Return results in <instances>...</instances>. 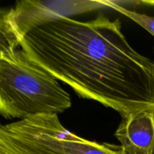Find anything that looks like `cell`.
I'll use <instances>...</instances> for the list:
<instances>
[{"label": "cell", "instance_id": "1", "mask_svg": "<svg viewBox=\"0 0 154 154\" xmlns=\"http://www.w3.org/2000/svg\"><path fill=\"white\" fill-rule=\"evenodd\" d=\"M20 48L80 97L122 117L154 108V61L129 45L119 19L99 14L88 21H54L29 32Z\"/></svg>", "mask_w": 154, "mask_h": 154}, {"label": "cell", "instance_id": "2", "mask_svg": "<svg viewBox=\"0 0 154 154\" xmlns=\"http://www.w3.org/2000/svg\"><path fill=\"white\" fill-rule=\"evenodd\" d=\"M72 106L70 95L20 48L0 57V115L20 120L58 115Z\"/></svg>", "mask_w": 154, "mask_h": 154}, {"label": "cell", "instance_id": "3", "mask_svg": "<svg viewBox=\"0 0 154 154\" xmlns=\"http://www.w3.org/2000/svg\"><path fill=\"white\" fill-rule=\"evenodd\" d=\"M17 139L67 154H126L120 145L90 141L71 132L58 115H38L5 125Z\"/></svg>", "mask_w": 154, "mask_h": 154}, {"label": "cell", "instance_id": "4", "mask_svg": "<svg viewBox=\"0 0 154 154\" xmlns=\"http://www.w3.org/2000/svg\"><path fill=\"white\" fill-rule=\"evenodd\" d=\"M103 8H111L109 0H23L10 8L9 19L22 40L29 32L42 25Z\"/></svg>", "mask_w": 154, "mask_h": 154}, {"label": "cell", "instance_id": "5", "mask_svg": "<svg viewBox=\"0 0 154 154\" xmlns=\"http://www.w3.org/2000/svg\"><path fill=\"white\" fill-rule=\"evenodd\" d=\"M114 136L126 154H154V108L122 117Z\"/></svg>", "mask_w": 154, "mask_h": 154}, {"label": "cell", "instance_id": "6", "mask_svg": "<svg viewBox=\"0 0 154 154\" xmlns=\"http://www.w3.org/2000/svg\"><path fill=\"white\" fill-rule=\"evenodd\" d=\"M0 154H67L17 139L0 122Z\"/></svg>", "mask_w": 154, "mask_h": 154}, {"label": "cell", "instance_id": "7", "mask_svg": "<svg viewBox=\"0 0 154 154\" xmlns=\"http://www.w3.org/2000/svg\"><path fill=\"white\" fill-rule=\"evenodd\" d=\"M109 2L111 8L114 9V10L117 11L122 14L129 17V19L133 20L134 22L141 26L144 29L147 30L154 37V17L149 16V15L144 14L138 13V12L132 11L131 9L125 8L121 6L117 5L115 1L109 0Z\"/></svg>", "mask_w": 154, "mask_h": 154}, {"label": "cell", "instance_id": "8", "mask_svg": "<svg viewBox=\"0 0 154 154\" xmlns=\"http://www.w3.org/2000/svg\"><path fill=\"white\" fill-rule=\"evenodd\" d=\"M141 2L142 4H145L147 5L154 7V0H142V1H141Z\"/></svg>", "mask_w": 154, "mask_h": 154}]
</instances>
